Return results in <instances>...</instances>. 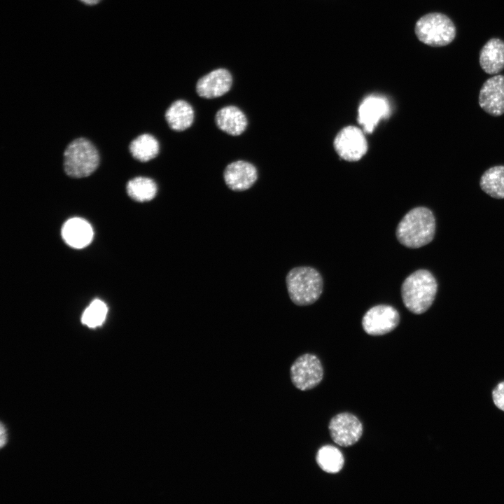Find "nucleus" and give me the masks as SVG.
<instances>
[{
    "label": "nucleus",
    "instance_id": "obj_9",
    "mask_svg": "<svg viewBox=\"0 0 504 504\" xmlns=\"http://www.w3.org/2000/svg\"><path fill=\"white\" fill-rule=\"evenodd\" d=\"M337 154L347 161H357L367 152L368 144L363 132L358 127L348 126L337 134L334 141Z\"/></svg>",
    "mask_w": 504,
    "mask_h": 504
},
{
    "label": "nucleus",
    "instance_id": "obj_21",
    "mask_svg": "<svg viewBox=\"0 0 504 504\" xmlns=\"http://www.w3.org/2000/svg\"><path fill=\"white\" fill-rule=\"evenodd\" d=\"M126 188L132 199L141 202L153 200L157 193V185L154 181L144 176H138L129 181Z\"/></svg>",
    "mask_w": 504,
    "mask_h": 504
},
{
    "label": "nucleus",
    "instance_id": "obj_10",
    "mask_svg": "<svg viewBox=\"0 0 504 504\" xmlns=\"http://www.w3.org/2000/svg\"><path fill=\"white\" fill-rule=\"evenodd\" d=\"M479 104L487 113L499 116L504 113V75H496L482 85L479 94Z\"/></svg>",
    "mask_w": 504,
    "mask_h": 504
},
{
    "label": "nucleus",
    "instance_id": "obj_22",
    "mask_svg": "<svg viewBox=\"0 0 504 504\" xmlns=\"http://www.w3.org/2000/svg\"><path fill=\"white\" fill-rule=\"evenodd\" d=\"M107 312L108 308L104 302L94 300L84 311L81 321L89 328H97L105 321Z\"/></svg>",
    "mask_w": 504,
    "mask_h": 504
},
{
    "label": "nucleus",
    "instance_id": "obj_19",
    "mask_svg": "<svg viewBox=\"0 0 504 504\" xmlns=\"http://www.w3.org/2000/svg\"><path fill=\"white\" fill-rule=\"evenodd\" d=\"M316 461L322 470L330 474L339 472L344 463L341 451L332 445L321 447L316 453Z\"/></svg>",
    "mask_w": 504,
    "mask_h": 504
},
{
    "label": "nucleus",
    "instance_id": "obj_4",
    "mask_svg": "<svg viewBox=\"0 0 504 504\" xmlns=\"http://www.w3.org/2000/svg\"><path fill=\"white\" fill-rule=\"evenodd\" d=\"M414 32L419 41L432 47H442L455 38L454 22L445 14L433 12L421 16L416 22Z\"/></svg>",
    "mask_w": 504,
    "mask_h": 504
},
{
    "label": "nucleus",
    "instance_id": "obj_25",
    "mask_svg": "<svg viewBox=\"0 0 504 504\" xmlns=\"http://www.w3.org/2000/svg\"><path fill=\"white\" fill-rule=\"evenodd\" d=\"M80 1L84 2L86 4L92 5V4H95L98 3L100 0H80Z\"/></svg>",
    "mask_w": 504,
    "mask_h": 504
},
{
    "label": "nucleus",
    "instance_id": "obj_23",
    "mask_svg": "<svg viewBox=\"0 0 504 504\" xmlns=\"http://www.w3.org/2000/svg\"><path fill=\"white\" fill-rule=\"evenodd\" d=\"M491 396L494 405L504 412V381L496 384L491 392Z\"/></svg>",
    "mask_w": 504,
    "mask_h": 504
},
{
    "label": "nucleus",
    "instance_id": "obj_8",
    "mask_svg": "<svg viewBox=\"0 0 504 504\" xmlns=\"http://www.w3.org/2000/svg\"><path fill=\"white\" fill-rule=\"evenodd\" d=\"M400 321L398 311L392 306L379 304L368 309L363 317L362 326L370 335H382L395 329Z\"/></svg>",
    "mask_w": 504,
    "mask_h": 504
},
{
    "label": "nucleus",
    "instance_id": "obj_13",
    "mask_svg": "<svg viewBox=\"0 0 504 504\" xmlns=\"http://www.w3.org/2000/svg\"><path fill=\"white\" fill-rule=\"evenodd\" d=\"M232 83L230 73L225 69H215L199 79L196 91L199 96L213 99L227 93Z\"/></svg>",
    "mask_w": 504,
    "mask_h": 504
},
{
    "label": "nucleus",
    "instance_id": "obj_12",
    "mask_svg": "<svg viewBox=\"0 0 504 504\" xmlns=\"http://www.w3.org/2000/svg\"><path fill=\"white\" fill-rule=\"evenodd\" d=\"M224 180L227 187L235 191L250 188L258 178V172L251 163L238 160L229 164L224 170Z\"/></svg>",
    "mask_w": 504,
    "mask_h": 504
},
{
    "label": "nucleus",
    "instance_id": "obj_14",
    "mask_svg": "<svg viewBox=\"0 0 504 504\" xmlns=\"http://www.w3.org/2000/svg\"><path fill=\"white\" fill-rule=\"evenodd\" d=\"M62 235L66 243L76 248L88 246L93 237L90 224L81 218H72L66 220L62 228Z\"/></svg>",
    "mask_w": 504,
    "mask_h": 504
},
{
    "label": "nucleus",
    "instance_id": "obj_16",
    "mask_svg": "<svg viewBox=\"0 0 504 504\" xmlns=\"http://www.w3.org/2000/svg\"><path fill=\"white\" fill-rule=\"evenodd\" d=\"M215 122L220 130L232 136L240 135L247 127L245 114L234 106H227L218 110Z\"/></svg>",
    "mask_w": 504,
    "mask_h": 504
},
{
    "label": "nucleus",
    "instance_id": "obj_6",
    "mask_svg": "<svg viewBox=\"0 0 504 504\" xmlns=\"http://www.w3.org/2000/svg\"><path fill=\"white\" fill-rule=\"evenodd\" d=\"M323 377V368L320 360L314 354L299 356L290 367V378L293 385L300 391H308L317 386Z\"/></svg>",
    "mask_w": 504,
    "mask_h": 504
},
{
    "label": "nucleus",
    "instance_id": "obj_2",
    "mask_svg": "<svg viewBox=\"0 0 504 504\" xmlns=\"http://www.w3.org/2000/svg\"><path fill=\"white\" fill-rule=\"evenodd\" d=\"M437 289L436 280L429 271L416 270L409 275L402 284L403 303L411 312L422 314L433 304Z\"/></svg>",
    "mask_w": 504,
    "mask_h": 504
},
{
    "label": "nucleus",
    "instance_id": "obj_11",
    "mask_svg": "<svg viewBox=\"0 0 504 504\" xmlns=\"http://www.w3.org/2000/svg\"><path fill=\"white\" fill-rule=\"evenodd\" d=\"M390 111V106L386 99L371 95L360 104L358 121L363 126L365 132L371 133L380 120L388 116Z\"/></svg>",
    "mask_w": 504,
    "mask_h": 504
},
{
    "label": "nucleus",
    "instance_id": "obj_7",
    "mask_svg": "<svg viewBox=\"0 0 504 504\" xmlns=\"http://www.w3.org/2000/svg\"><path fill=\"white\" fill-rule=\"evenodd\" d=\"M332 440L343 447L356 444L363 435L360 421L354 414L343 412L333 416L328 426Z\"/></svg>",
    "mask_w": 504,
    "mask_h": 504
},
{
    "label": "nucleus",
    "instance_id": "obj_3",
    "mask_svg": "<svg viewBox=\"0 0 504 504\" xmlns=\"http://www.w3.org/2000/svg\"><path fill=\"white\" fill-rule=\"evenodd\" d=\"M286 281L289 297L297 305L313 304L323 291L321 275L310 267L293 268L287 274Z\"/></svg>",
    "mask_w": 504,
    "mask_h": 504
},
{
    "label": "nucleus",
    "instance_id": "obj_1",
    "mask_svg": "<svg viewBox=\"0 0 504 504\" xmlns=\"http://www.w3.org/2000/svg\"><path fill=\"white\" fill-rule=\"evenodd\" d=\"M435 227V216L429 209L415 207L408 211L398 223L396 237L406 247L419 248L433 240Z\"/></svg>",
    "mask_w": 504,
    "mask_h": 504
},
{
    "label": "nucleus",
    "instance_id": "obj_15",
    "mask_svg": "<svg viewBox=\"0 0 504 504\" xmlns=\"http://www.w3.org/2000/svg\"><path fill=\"white\" fill-rule=\"evenodd\" d=\"M479 62L488 74H496L504 69V41L490 38L479 52Z\"/></svg>",
    "mask_w": 504,
    "mask_h": 504
},
{
    "label": "nucleus",
    "instance_id": "obj_20",
    "mask_svg": "<svg viewBox=\"0 0 504 504\" xmlns=\"http://www.w3.org/2000/svg\"><path fill=\"white\" fill-rule=\"evenodd\" d=\"M130 150L135 159L141 162H147L157 156L159 152V144L151 134H144L131 142Z\"/></svg>",
    "mask_w": 504,
    "mask_h": 504
},
{
    "label": "nucleus",
    "instance_id": "obj_24",
    "mask_svg": "<svg viewBox=\"0 0 504 504\" xmlns=\"http://www.w3.org/2000/svg\"><path fill=\"white\" fill-rule=\"evenodd\" d=\"M6 441V435L3 425L1 426V447H2Z\"/></svg>",
    "mask_w": 504,
    "mask_h": 504
},
{
    "label": "nucleus",
    "instance_id": "obj_5",
    "mask_svg": "<svg viewBox=\"0 0 504 504\" xmlns=\"http://www.w3.org/2000/svg\"><path fill=\"white\" fill-rule=\"evenodd\" d=\"M99 155L94 146L88 139L79 138L71 142L64 153V169L74 178L86 177L98 167Z\"/></svg>",
    "mask_w": 504,
    "mask_h": 504
},
{
    "label": "nucleus",
    "instance_id": "obj_18",
    "mask_svg": "<svg viewBox=\"0 0 504 504\" xmlns=\"http://www.w3.org/2000/svg\"><path fill=\"white\" fill-rule=\"evenodd\" d=\"M479 186L491 197L504 199V166L497 165L486 170L481 176Z\"/></svg>",
    "mask_w": 504,
    "mask_h": 504
},
{
    "label": "nucleus",
    "instance_id": "obj_17",
    "mask_svg": "<svg viewBox=\"0 0 504 504\" xmlns=\"http://www.w3.org/2000/svg\"><path fill=\"white\" fill-rule=\"evenodd\" d=\"M165 119L172 130L181 132L192 125L194 120V111L187 102L176 100L167 110Z\"/></svg>",
    "mask_w": 504,
    "mask_h": 504
}]
</instances>
